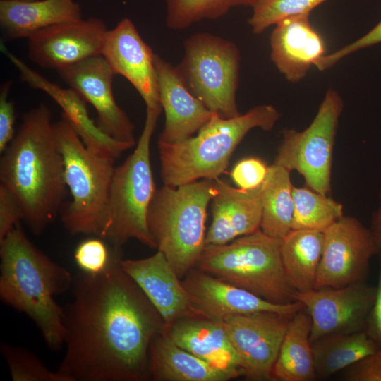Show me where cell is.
I'll return each instance as SVG.
<instances>
[{"mask_svg":"<svg viewBox=\"0 0 381 381\" xmlns=\"http://www.w3.org/2000/svg\"><path fill=\"white\" fill-rule=\"evenodd\" d=\"M164 332L177 346L222 369L243 372L241 360L231 344L222 321L205 318L179 320Z\"/></svg>","mask_w":381,"mask_h":381,"instance_id":"603a6c76","label":"cell"},{"mask_svg":"<svg viewBox=\"0 0 381 381\" xmlns=\"http://www.w3.org/2000/svg\"><path fill=\"white\" fill-rule=\"evenodd\" d=\"M323 241V232L310 229H292L281 239L282 265L290 284L298 292L315 289Z\"/></svg>","mask_w":381,"mask_h":381,"instance_id":"4316f807","label":"cell"},{"mask_svg":"<svg viewBox=\"0 0 381 381\" xmlns=\"http://www.w3.org/2000/svg\"><path fill=\"white\" fill-rule=\"evenodd\" d=\"M1 50L18 69L22 80L30 87L46 93L60 107L62 117L71 125L90 152L115 160L135 145L118 140L105 133L90 119L86 102L73 89L62 88L47 80L10 52L4 44L1 46Z\"/></svg>","mask_w":381,"mask_h":381,"instance_id":"ac0fdd59","label":"cell"},{"mask_svg":"<svg viewBox=\"0 0 381 381\" xmlns=\"http://www.w3.org/2000/svg\"><path fill=\"white\" fill-rule=\"evenodd\" d=\"M311 326V318L305 308L293 316L273 368V380L279 381L316 380L310 339Z\"/></svg>","mask_w":381,"mask_h":381,"instance_id":"484cf974","label":"cell"},{"mask_svg":"<svg viewBox=\"0 0 381 381\" xmlns=\"http://www.w3.org/2000/svg\"><path fill=\"white\" fill-rule=\"evenodd\" d=\"M107 30L97 18L57 23L28 39V56L38 66L59 71L102 55Z\"/></svg>","mask_w":381,"mask_h":381,"instance_id":"5bb4252c","label":"cell"},{"mask_svg":"<svg viewBox=\"0 0 381 381\" xmlns=\"http://www.w3.org/2000/svg\"><path fill=\"white\" fill-rule=\"evenodd\" d=\"M96 236L81 241L77 246L74 258L82 272L97 274L108 265L111 253L105 243Z\"/></svg>","mask_w":381,"mask_h":381,"instance_id":"836d02e7","label":"cell"},{"mask_svg":"<svg viewBox=\"0 0 381 381\" xmlns=\"http://www.w3.org/2000/svg\"><path fill=\"white\" fill-rule=\"evenodd\" d=\"M310 14L279 22L270 35L271 61L291 83L306 78L310 67L326 54L323 38L313 28Z\"/></svg>","mask_w":381,"mask_h":381,"instance_id":"44dd1931","label":"cell"},{"mask_svg":"<svg viewBox=\"0 0 381 381\" xmlns=\"http://www.w3.org/2000/svg\"><path fill=\"white\" fill-rule=\"evenodd\" d=\"M267 171L268 167L262 161L249 157L241 160L234 167L231 177L239 188L251 190L263 183Z\"/></svg>","mask_w":381,"mask_h":381,"instance_id":"d590c367","label":"cell"},{"mask_svg":"<svg viewBox=\"0 0 381 381\" xmlns=\"http://www.w3.org/2000/svg\"><path fill=\"white\" fill-rule=\"evenodd\" d=\"M323 234L315 289L339 288L365 281L370 260L378 253L370 229L356 218L344 215Z\"/></svg>","mask_w":381,"mask_h":381,"instance_id":"8fae6325","label":"cell"},{"mask_svg":"<svg viewBox=\"0 0 381 381\" xmlns=\"http://www.w3.org/2000/svg\"><path fill=\"white\" fill-rule=\"evenodd\" d=\"M291 171L272 164L261 186L262 216L260 229L265 234L283 238L292 230L294 203Z\"/></svg>","mask_w":381,"mask_h":381,"instance_id":"83f0119b","label":"cell"},{"mask_svg":"<svg viewBox=\"0 0 381 381\" xmlns=\"http://www.w3.org/2000/svg\"><path fill=\"white\" fill-rule=\"evenodd\" d=\"M107 267L78 273L64 308L66 351L58 370L71 381L150 378L149 349L163 328L158 312L121 266L112 248Z\"/></svg>","mask_w":381,"mask_h":381,"instance_id":"6da1fadb","label":"cell"},{"mask_svg":"<svg viewBox=\"0 0 381 381\" xmlns=\"http://www.w3.org/2000/svg\"><path fill=\"white\" fill-rule=\"evenodd\" d=\"M23 219L20 201L10 189L0 183V241Z\"/></svg>","mask_w":381,"mask_h":381,"instance_id":"8d00e7d4","label":"cell"},{"mask_svg":"<svg viewBox=\"0 0 381 381\" xmlns=\"http://www.w3.org/2000/svg\"><path fill=\"white\" fill-rule=\"evenodd\" d=\"M61 78L95 109L98 126L109 135L135 143V126L116 103L112 90L115 75L102 56L87 59L58 71Z\"/></svg>","mask_w":381,"mask_h":381,"instance_id":"2e32d148","label":"cell"},{"mask_svg":"<svg viewBox=\"0 0 381 381\" xmlns=\"http://www.w3.org/2000/svg\"><path fill=\"white\" fill-rule=\"evenodd\" d=\"M145 125L133 152L115 167L108 200L104 240L121 249L130 239L156 248L147 213L157 189L150 162V141L162 109H146Z\"/></svg>","mask_w":381,"mask_h":381,"instance_id":"ba28073f","label":"cell"},{"mask_svg":"<svg viewBox=\"0 0 381 381\" xmlns=\"http://www.w3.org/2000/svg\"><path fill=\"white\" fill-rule=\"evenodd\" d=\"M0 182L20 201L23 221L40 234L62 209L68 188L50 109L41 104L24 114L1 154Z\"/></svg>","mask_w":381,"mask_h":381,"instance_id":"7a4b0ae2","label":"cell"},{"mask_svg":"<svg viewBox=\"0 0 381 381\" xmlns=\"http://www.w3.org/2000/svg\"><path fill=\"white\" fill-rule=\"evenodd\" d=\"M81 18L73 0H0V25L9 40L29 39L49 26Z\"/></svg>","mask_w":381,"mask_h":381,"instance_id":"d4e9b609","label":"cell"},{"mask_svg":"<svg viewBox=\"0 0 381 381\" xmlns=\"http://www.w3.org/2000/svg\"><path fill=\"white\" fill-rule=\"evenodd\" d=\"M294 212L292 229L324 232L344 216L343 205L309 187H293Z\"/></svg>","mask_w":381,"mask_h":381,"instance_id":"f546056e","label":"cell"},{"mask_svg":"<svg viewBox=\"0 0 381 381\" xmlns=\"http://www.w3.org/2000/svg\"><path fill=\"white\" fill-rule=\"evenodd\" d=\"M365 330L381 349V253H380L379 278L375 298Z\"/></svg>","mask_w":381,"mask_h":381,"instance_id":"ab89813d","label":"cell"},{"mask_svg":"<svg viewBox=\"0 0 381 381\" xmlns=\"http://www.w3.org/2000/svg\"><path fill=\"white\" fill-rule=\"evenodd\" d=\"M0 298L36 324L52 350L64 346V308L55 296L72 286L73 278L28 238L20 224L0 241Z\"/></svg>","mask_w":381,"mask_h":381,"instance_id":"3957f363","label":"cell"},{"mask_svg":"<svg viewBox=\"0 0 381 381\" xmlns=\"http://www.w3.org/2000/svg\"><path fill=\"white\" fill-rule=\"evenodd\" d=\"M21 1H31V0H21Z\"/></svg>","mask_w":381,"mask_h":381,"instance_id":"b9f144b4","label":"cell"},{"mask_svg":"<svg viewBox=\"0 0 381 381\" xmlns=\"http://www.w3.org/2000/svg\"><path fill=\"white\" fill-rule=\"evenodd\" d=\"M215 180L212 199V223L205 244L223 245L260 229L262 216L261 186L251 190L234 188L226 181Z\"/></svg>","mask_w":381,"mask_h":381,"instance_id":"7402d4cb","label":"cell"},{"mask_svg":"<svg viewBox=\"0 0 381 381\" xmlns=\"http://www.w3.org/2000/svg\"><path fill=\"white\" fill-rule=\"evenodd\" d=\"M311 344L317 378L330 377L380 349L365 329L325 336Z\"/></svg>","mask_w":381,"mask_h":381,"instance_id":"f1b7e54d","label":"cell"},{"mask_svg":"<svg viewBox=\"0 0 381 381\" xmlns=\"http://www.w3.org/2000/svg\"><path fill=\"white\" fill-rule=\"evenodd\" d=\"M327 0H259L252 8L248 23L255 35L293 16L311 11Z\"/></svg>","mask_w":381,"mask_h":381,"instance_id":"1f68e13d","label":"cell"},{"mask_svg":"<svg viewBox=\"0 0 381 381\" xmlns=\"http://www.w3.org/2000/svg\"><path fill=\"white\" fill-rule=\"evenodd\" d=\"M292 318L275 313L260 312L236 315L222 321L246 378L273 380V368Z\"/></svg>","mask_w":381,"mask_h":381,"instance_id":"4fadbf2b","label":"cell"},{"mask_svg":"<svg viewBox=\"0 0 381 381\" xmlns=\"http://www.w3.org/2000/svg\"><path fill=\"white\" fill-rule=\"evenodd\" d=\"M280 243L259 229L226 244L205 246L195 267L268 301L290 303L298 291L285 274Z\"/></svg>","mask_w":381,"mask_h":381,"instance_id":"52a82bcc","label":"cell"},{"mask_svg":"<svg viewBox=\"0 0 381 381\" xmlns=\"http://www.w3.org/2000/svg\"><path fill=\"white\" fill-rule=\"evenodd\" d=\"M214 193V179L164 185L150 203L149 232L180 279L195 267L205 249L207 209Z\"/></svg>","mask_w":381,"mask_h":381,"instance_id":"5b68a950","label":"cell"},{"mask_svg":"<svg viewBox=\"0 0 381 381\" xmlns=\"http://www.w3.org/2000/svg\"><path fill=\"white\" fill-rule=\"evenodd\" d=\"M122 270L144 293L167 327L186 318H202L171 263L157 250L138 260H121Z\"/></svg>","mask_w":381,"mask_h":381,"instance_id":"d6986e66","label":"cell"},{"mask_svg":"<svg viewBox=\"0 0 381 381\" xmlns=\"http://www.w3.org/2000/svg\"><path fill=\"white\" fill-rule=\"evenodd\" d=\"M376 295V286L365 281L343 287H325L297 292L311 321L310 342L331 334L365 329Z\"/></svg>","mask_w":381,"mask_h":381,"instance_id":"7c38bea8","label":"cell"},{"mask_svg":"<svg viewBox=\"0 0 381 381\" xmlns=\"http://www.w3.org/2000/svg\"><path fill=\"white\" fill-rule=\"evenodd\" d=\"M344 102L329 89L310 124L303 131L285 128L273 164L298 171L310 188L331 192L333 148Z\"/></svg>","mask_w":381,"mask_h":381,"instance_id":"30bf717a","label":"cell"},{"mask_svg":"<svg viewBox=\"0 0 381 381\" xmlns=\"http://www.w3.org/2000/svg\"><path fill=\"white\" fill-rule=\"evenodd\" d=\"M155 64L159 103L165 114L159 140L181 143L198 133L210 120L212 112L190 92L176 66L156 54Z\"/></svg>","mask_w":381,"mask_h":381,"instance_id":"ffe728a7","label":"cell"},{"mask_svg":"<svg viewBox=\"0 0 381 381\" xmlns=\"http://www.w3.org/2000/svg\"><path fill=\"white\" fill-rule=\"evenodd\" d=\"M11 82L4 83L0 90V154L6 150L15 136V106L9 100L8 94Z\"/></svg>","mask_w":381,"mask_h":381,"instance_id":"74e56055","label":"cell"},{"mask_svg":"<svg viewBox=\"0 0 381 381\" xmlns=\"http://www.w3.org/2000/svg\"><path fill=\"white\" fill-rule=\"evenodd\" d=\"M280 117L271 104H260L234 118L212 112L210 120L186 140L158 141L164 185L178 187L198 179H216L225 171L238 145L252 129L271 131Z\"/></svg>","mask_w":381,"mask_h":381,"instance_id":"277c9868","label":"cell"},{"mask_svg":"<svg viewBox=\"0 0 381 381\" xmlns=\"http://www.w3.org/2000/svg\"><path fill=\"white\" fill-rule=\"evenodd\" d=\"M381 43V20L366 34L341 48L322 56L315 64L320 71L332 68L343 58Z\"/></svg>","mask_w":381,"mask_h":381,"instance_id":"e575fe53","label":"cell"},{"mask_svg":"<svg viewBox=\"0 0 381 381\" xmlns=\"http://www.w3.org/2000/svg\"><path fill=\"white\" fill-rule=\"evenodd\" d=\"M342 378L346 381H381V349L346 368Z\"/></svg>","mask_w":381,"mask_h":381,"instance_id":"f35d334b","label":"cell"},{"mask_svg":"<svg viewBox=\"0 0 381 381\" xmlns=\"http://www.w3.org/2000/svg\"><path fill=\"white\" fill-rule=\"evenodd\" d=\"M259 0H165L166 25L174 30L186 29L203 20H214L232 8H253Z\"/></svg>","mask_w":381,"mask_h":381,"instance_id":"4dcf8cb0","label":"cell"},{"mask_svg":"<svg viewBox=\"0 0 381 381\" xmlns=\"http://www.w3.org/2000/svg\"><path fill=\"white\" fill-rule=\"evenodd\" d=\"M375 241L378 253H381V180L379 193V205L373 212L370 228Z\"/></svg>","mask_w":381,"mask_h":381,"instance_id":"60d3db41","label":"cell"},{"mask_svg":"<svg viewBox=\"0 0 381 381\" xmlns=\"http://www.w3.org/2000/svg\"><path fill=\"white\" fill-rule=\"evenodd\" d=\"M102 56L115 75L124 77L144 100L146 109H162L159 103L155 54L143 40L131 20L125 18L107 30Z\"/></svg>","mask_w":381,"mask_h":381,"instance_id":"e0dca14e","label":"cell"},{"mask_svg":"<svg viewBox=\"0 0 381 381\" xmlns=\"http://www.w3.org/2000/svg\"><path fill=\"white\" fill-rule=\"evenodd\" d=\"M54 130L71 195V200L64 204L61 210L62 223L72 235L103 239L114 160L90 152L64 118L54 123Z\"/></svg>","mask_w":381,"mask_h":381,"instance_id":"8992f818","label":"cell"},{"mask_svg":"<svg viewBox=\"0 0 381 381\" xmlns=\"http://www.w3.org/2000/svg\"><path fill=\"white\" fill-rule=\"evenodd\" d=\"M241 54L231 41L198 32L184 42V54L176 66L190 92L212 112L222 118L240 116L236 92Z\"/></svg>","mask_w":381,"mask_h":381,"instance_id":"9c48e42d","label":"cell"},{"mask_svg":"<svg viewBox=\"0 0 381 381\" xmlns=\"http://www.w3.org/2000/svg\"><path fill=\"white\" fill-rule=\"evenodd\" d=\"M150 378L157 381H226L241 372L217 368L177 346L162 330L149 349Z\"/></svg>","mask_w":381,"mask_h":381,"instance_id":"cb8c5ba5","label":"cell"},{"mask_svg":"<svg viewBox=\"0 0 381 381\" xmlns=\"http://www.w3.org/2000/svg\"><path fill=\"white\" fill-rule=\"evenodd\" d=\"M0 347L13 381H71L58 370L49 369L30 351L4 343Z\"/></svg>","mask_w":381,"mask_h":381,"instance_id":"d6a6232c","label":"cell"},{"mask_svg":"<svg viewBox=\"0 0 381 381\" xmlns=\"http://www.w3.org/2000/svg\"><path fill=\"white\" fill-rule=\"evenodd\" d=\"M181 282L199 315L213 320L260 312L294 316L304 308L300 301L287 304L268 301L195 267Z\"/></svg>","mask_w":381,"mask_h":381,"instance_id":"9a60e30c","label":"cell"}]
</instances>
